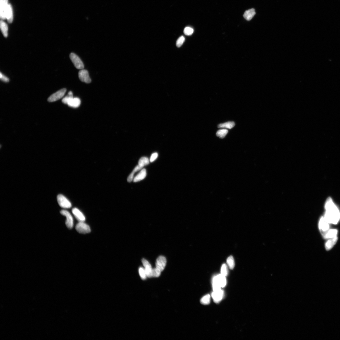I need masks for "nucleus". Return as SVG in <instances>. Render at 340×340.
<instances>
[{"mask_svg":"<svg viewBox=\"0 0 340 340\" xmlns=\"http://www.w3.org/2000/svg\"><path fill=\"white\" fill-rule=\"evenodd\" d=\"M325 212L324 216L330 224H337L340 220V212L331 198H328L325 205Z\"/></svg>","mask_w":340,"mask_h":340,"instance_id":"f257e3e1","label":"nucleus"},{"mask_svg":"<svg viewBox=\"0 0 340 340\" xmlns=\"http://www.w3.org/2000/svg\"><path fill=\"white\" fill-rule=\"evenodd\" d=\"M57 200L60 207L66 209L72 207V205L70 201L63 195L59 194L57 197Z\"/></svg>","mask_w":340,"mask_h":340,"instance_id":"f03ea898","label":"nucleus"},{"mask_svg":"<svg viewBox=\"0 0 340 340\" xmlns=\"http://www.w3.org/2000/svg\"><path fill=\"white\" fill-rule=\"evenodd\" d=\"M76 229L80 233L85 234L90 233V228L88 225L84 222H79L77 224Z\"/></svg>","mask_w":340,"mask_h":340,"instance_id":"7ed1b4c3","label":"nucleus"},{"mask_svg":"<svg viewBox=\"0 0 340 340\" xmlns=\"http://www.w3.org/2000/svg\"><path fill=\"white\" fill-rule=\"evenodd\" d=\"M70 58L75 68L79 69H82L84 68L83 64L79 57L75 54H70Z\"/></svg>","mask_w":340,"mask_h":340,"instance_id":"20e7f679","label":"nucleus"},{"mask_svg":"<svg viewBox=\"0 0 340 340\" xmlns=\"http://www.w3.org/2000/svg\"><path fill=\"white\" fill-rule=\"evenodd\" d=\"M329 224L324 216L321 217L319 222L318 227L322 235L326 233L330 229Z\"/></svg>","mask_w":340,"mask_h":340,"instance_id":"39448f33","label":"nucleus"},{"mask_svg":"<svg viewBox=\"0 0 340 340\" xmlns=\"http://www.w3.org/2000/svg\"><path fill=\"white\" fill-rule=\"evenodd\" d=\"M61 214L66 217V225L69 229H72L73 226V220L71 214L66 210H62L60 211Z\"/></svg>","mask_w":340,"mask_h":340,"instance_id":"423d86ee","label":"nucleus"},{"mask_svg":"<svg viewBox=\"0 0 340 340\" xmlns=\"http://www.w3.org/2000/svg\"><path fill=\"white\" fill-rule=\"evenodd\" d=\"M66 90V89H63L53 94L49 98L48 101L49 102H54L62 98L64 96Z\"/></svg>","mask_w":340,"mask_h":340,"instance_id":"0eeeda50","label":"nucleus"},{"mask_svg":"<svg viewBox=\"0 0 340 340\" xmlns=\"http://www.w3.org/2000/svg\"><path fill=\"white\" fill-rule=\"evenodd\" d=\"M68 100L67 105L69 106L76 108L78 107L80 105L81 100L78 97L74 98L73 95H70L68 94Z\"/></svg>","mask_w":340,"mask_h":340,"instance_id":"6e6552de","label":"nucleus"},{"mask_svg":"<svg viewBox=\"0 0 340 340\" xmlns=\"http://www.w3.org/2000/svg\"><path fill=\"white\" fill-rule=\"evenodd\" d=\"M80 80L82 82L88 83L91 82L88 72L86 70L81 69L79 73Z\"/></svg>","mask_w":340,"mask_h":340,"instance_id":"1a4fd4ad","label":"nucleus"},{"mask_svg":"<svg viewBox=\"0 0 340 340\" xmlns=\"http://www.w3.org/2000/svg\"><path fill=\"white\" fill-rule=\"evenodd\" d=\"M8 0H1L0 1V17L2 20L6 18V12L8 5Z\"/></svg>","mask_w":340,"mask_h":340,"instance_id":"9d476101","label":"nucleus"},{"mask_svg":"<svg viewBox=\"0 0 340 340\" xmlns=\"http://www.w3.org/2000/svg\"><path fill=\"white\" fill-rule=\"evenodd\" d=\"M166 258L163 256H160L157 259L156 263V267L162 271L166 267Z\"/></svg>","mask_w":340,"mask_h":340,"instance_id":"9b49d317","label":"nucleus"},{"mask_svg":"<svg viewBox=\"0 0 340 340\" xmlns=\"http://www.w3.org/2000/svg\"><path fill=\"white\" fill-rule=\"evenodd\" d=\"M211 295L214 301L217 303L220 302L224 298V292L223 290L221 289L218 291H214L212 293Z\"/></svg>","mask_w":340,"mask_h":340,"instance_id":"f8f14e48","label":"nucleus"},{"mask_svg":"<svg viewBox=\"0 0 340 340\" xmlns=\"http://www.w3.org/2000/svg\"><path fill=\"white\" fill-rule=\"evenodd\" d=\"M73 214L77 220L79 222H85L86 218L85 215L78 208H74L72 210Z\"/></svg>","mask_w":340,"mask_h":340,"instance_id":"ddd939ff","label":"nucleus"},{"mask_svg":"<svg viewBox=\"0 0 340 340\" xmlns=\"http://www.w3.org/2000/svg\"><path fill=\"white\" fill-rule=\"evenodd\" d=\"M338 240L337 236L328 239L325 243V248L326 250L328 251L334 247Z\"/></svg>","mask_w":340,"mask_h":340,"instance_id":"4468645a","label":"nucleus"},{"mask_svg":"<svg viewBox=\"0 0 340 340\" xmlns=\"http://www.w3.org/2000/svg\"><path fill=\"white\" fill-rule=\"evenodd\" d=\"M142 262L144 268L145 269L147 277L149 278H151V272H152L153 269L149 261L144 259H142Z\"/></svg>","mask_w":340,"mask_h":340,"instance_id":"2eb2a0df","label":"nucleus"},{"mask_svg":"<svg viewBox=\"0 0 340 340\" xmlns=\"http://www.w3.org/2000/svg\"><path fill=\"white\" fill-rule=\"evenodd\" d=\"M338 231L336 229H330L325 233L322 235L323 238L326 240H328L337 236Z\"/></svg>","mask_w":340,"mask_h":340,"instance_id":"dca6fc26","label":"nucleus"},{"mask_svg":"<svg viewBox=\"0 0 340 340\" xmlns=\"http://www.w3.org/2000/svg\"><path fill=\"white\" fill-rule=\"evenodd\" d=\"M214 277L218 282L221 288L224 287L226 285L227 280L225 276L221 274L215 276Z\"/></svg>","mask_w":340,"mask_h":340,"instance_id":"f3484780","label":"nucleus"},{"mask_svg":"<svg viewBox=\"0 0 340 340\" xmlns=\"http://www.w3.org/2000/svg\"><path fill=\"white\" fill-rule=\"evenodd\" d=\"M147 176V171L145 169L141 170L140 172L134 178L133 181L134 183L137 182L142 180L145 178Z\"/></svg>","mask_w":340,"mask_h":340,"instance_id":"a211bd4d","label":"nucleus"},{"mask_svg":"<svg viewBox=\"0 0 340 340\" xmlns=\"http://www.w3.org/2000/svg\"><path fill=\"white\" fill-rule=\"evenodd\" d=\"M6 17L8 22L12 23L13 21V16L12 6L10 4L8 5L6 12Z\"/></svg>","mask_w":340,"mask_h":340,"instance_id":"6ab92c4d","label":"nucleus"},{"mask_svg":"<svg viewBox=\"0 0 340 340\" xmlns=\"http://www.w3.org/2000/svg\"><path fill=\"white\" fill-rule=\"evenodd\" d=\"M256 14L255 10L254 9H249L246 11L244 14V17L247 21H250Z\"/></svg>","mask_w":340,"mask_h":340,"instance_id":"aec40b11","label":"nucleus"},{"mask_svg":"<svg viewBox=\"0 0 340 340\" xmlns=\"http://www.w3.org/2000/svg\"><path fill=\"white\" fill-rule=\"evenodd\" d=\"M0 26L1 31L3 35L5 37L8 36V26L6 23L1 20L0 22Z\"/></svg>","mask_w":340,"mask_h":340,"instance_id":"412c9836","label":"nucleus"},{"mask_svg":"<svg viewBox=\"0 0 340 340\" xmlns=\"http://www.w3.org/2000/svg\"><path fill=\"white\" fill-rule=\"evenodd\" d=\"M235 124L234 122L229 121L223 123L219 124L218 127L220 128H227L231 129L234 127Z\"/></svg>","mask_w":340,"mask_h":340,"instance_id":"4be33fe9","label":"nucleus"},{"mask_svg":"<svg viewBox=\"0 0 340 340\" xmlns=\"http://www.w3.org/2000/svg\"><path fill=\"white\" fill-rule=\"evenodd\" d=\"M143 168L141 167L138 165L133 170L132 172L130 174L128 177L127 178V181L128 182L130 183L134 179V175L137 172L139 171L140 170H142Z\"/></svg>","mask_w":340,"mask_h":340,"instance_id":"5701e85b","label":"nucleus"},{"mask_svg":"<svg viewBox=\"0 0 340 340\" xmlns=\"http://www.w3.org/2000/svg\"><path fill=\"white\" fill-rule=\"evenodd\" d=\"M150 161L148 158L146 157H141L138 162V165L143 168L145 166L149 164Z\"/></svg>","mask_w":340,"mask_h":340,"instance_id":"b1692460","label":"nucleus"},{"mask_svg":"<svg viewBox=\"0 0 340 340\" xmlns=\"http://www.w3.org/2000/svg\"><path fill=\"white\" fill-rule=\"evenodd\" d=\"M228 131V130L226 129H221L217 131L216 135L221 138L223 139L227 135Z\"/></svg>","mask_w":340,"mask_h":340,"instance_id":"393cba45","label":"nucleus"},{"mask_svg":"<svg viewBox=\"0 0 340 340\" xmlns=\"http://www.w3.org/2000/svg\"><path fill=\"white\" fill-rule=\"evenodd\" d=\"M210 301V295H207L204 296L200 300L202 304L204 305L209 304Z\"/></svg>","mask_w":340,"mask_h":340,"instance_id":"a878e982","label":"nucleus"},{"mask_svg":"<svg viewBox=\"0 0 340 340\" xmlns=\"http://www.w3.org/2000/svg\"><path fill=\"white\" fill-rule=\"evenodd\" d=\"M227 263L231 269H233L235 267V262L233 256H230L227 259Z\"/></svg>","mask_w":340,"mask_h":340,"instance_id":"bb28decb","label":"nucleus"},{"mask_svg":"<svg viewBox=\"0 0 340 340\" xmlns=\"http://www.w3.org/2000/svg\"><path fill=\"white\" fill-rule=\"evenodd\" d=\"M212 286L214 291H216L220 290L221 287L216 279L214 277L212 280Z\"/></svg>","mask_w":340,"mask_h":340,"instance_id":"cd10ccee","label":"nucleus"},{"mask_svg":"<svg viewBox=\"0 0 340 340\" xmlns=\"http://www.w3.org/2000/svg\"><path fill=\"white\" fill-rule=\"evenodd\" d=\"M140 276L143 280H145L147 277L145 269L143 267H140L139 270Z\"/></svg>","mask_w":340,"mask_h":340,"instance_id":"c85d7f7f","label":"nucleus"},{"mask_svg":"<svg viewBox=\"0 0 340 340\" xmlns=\"http://www.w3.org/2000/svg\"><path fill=\"white\" fill-rule=\"evenodd\" d=\"M161 271L159 269L156 267L153 269L152 272H151V277H159L161 274Z\"/></svg>","mask_w":340,"mask_h":340,"instance_id":"c756f323","label":"nucleus"},{"mask_svg":"<svg viewBox=\"0 0 340 340\" xmlns=\"http://www.w3.org/2000/svg\"><path fill=\"white\" fill-rule=\"evenodd\" d=\"M221 274L226 277L228 275V270L227 265L224 264L222 265L221 269Z\"/></svg>","mask_w":340,"mask_h":340,"instance_id":"7c9ffc66","label":"nucleus"},{"mask_svg":"<svg viewBox=\"0 0 340 340\" xmlns=\"http://www.w3.org/2000/svg\"><path fill=\"white\" fill-rule=\"evenodd\" d=\"M194 30L190 27L187 26L185 28L184 30V34L187 35H191L193 34Z\"/></svg>","mask_w":340,"mask_h":340,"instance_id":"2f4dec72","label":"nucleus"},{"mask_svg":"<svg viewBox=\"0 0 340 340\" xmlns=\"http://www.w3.org/2000/svg\"><path fill=\"white\" fill-rule=\"evenodd\" d=\"M185 40V38L183 36H181L178 39L176 42V45L178 48H180L183 45Z\"/></svg>","mask_w":340,"mask_h":340,"instance_id":"473e14b6","label":"nucleus"},{"mask_svg":"<svg viewBox=\"0 0 340 340\" xmlns=\"http://www.w3.org/2000/svg\"><path fill=\"white\" fill-rule=\"evenodd\" d=\"M158 156V153H154L151 155L150 159L151 162H153L157 158Z\"/></svg>","mask_w":340,"mask_h":340,"instance_id":"72a5a7b5","label":"nucleus"},{"mask_svg":"<svg viewBox=\"0 0 340 340\" xmlns=\"http://www.w3.org/2000/svg\"><path fill=\"white\" fill-rule=\"evenodd\" d=\"M0 79L2 81L5 82H8L9 81V79L4 75H3L2 73H1V75H0Z\"/></svg>","mask_w":340,"mask_h":340,"instance_id":"f704fd0d","label":"nucleus"}]
</instances>
